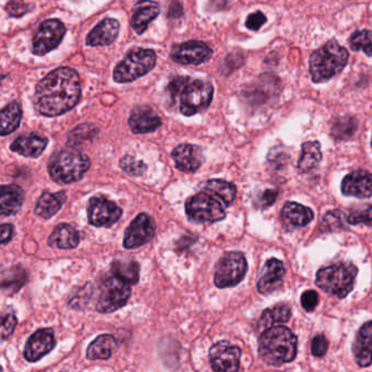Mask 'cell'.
Masks as SVG:
<instances>
[{"label": "cell", "mask_w": 372, "mask_h": 372, "mask_svg": "<svg viewBox=\"0 0 372 372\" xmlns=\"http://www.w3.org/2000/svg\"><path fill=\"white\" fill-rule=\"evenodd\" d=\"M348 58L350 55L346 48L340 46L336 40L330 41L311 54L309 60L311 79L315 83L329 81L343 71Z\"/></svg>", "instance_id": "3"}, {"label": "cell", "mask_w": 372, "mask_h": 372, "mask_svg": "<svg viewBox=\"0 0 372 372\" xmlns=\"http://www.w3.org/2000/svg\"><path fill=\"white\" fill-rule=\"evenodd\" d=\"M242 350L226 340L216 343L209 352V364L214 371L234 372L240 369Z\"/></svg>", "instance_id": "13"}, {"label": "cell", "mask_w": 372, "mask_h": 372, "mask_svg": "<svg viewBox=\"0 0 372 372\" xmlns=\"http://www.w3.org/2000/svg\"><path fill=\"white\" fill-rule=\"evenodd\" d=\"M248 269L242 252H227L219 259L214 274V283L219 289L233 287L244 280Z\"/></svg>", "instance_id": "10"}, {"label": "cell", "mask_w": 372, "mask_h": 372, "mask_svg": "<svg viewBox=\"0 0 372 372\" xmlns=\"http://www.w3.org/2000/svg\"><path fill=\"white\" fill-rule=\"evenodd\" d=\"M66 34V27L62 21L50 19L39 27L33 39V53L39 56L52 52L62 43Z\"/></svg>", "instance_id": "12"}, {"label": "cell", "mask_w": 372, "mask_h": 372, "mask_svg": "<svg viewBox=\"0 0 372 372\" xmlns=\"http://www.w3.org/2000/svg\"><path fill=\"white\" fill-rule=\"evenodd\" d=\"M329 342L324 336H317L311 343V352L315 357H323L328 352Z\"/></svg>", "instance_id": "42"}, {"label": "cell", "mask_w": 372, "mask_h": 372, "mask_svg": "<svg viewBox=\"0 0 372 372\" xmlns=\"http://www.w3.org/2000/svg\"><path fill=\"white\" fill-rule=\"evenodd\" d=\"M79 242V232L68 224L58 225L48 238V246L57 247L58 249H74Z\"/></svg>", "instance_id": "27"}, {"label": "cell", "mask_w": 372, "mask_h": 372, "mask_svg": "<svg viewBox=\"0 0 372 372\" xmlns=\"http://www.w3.org/2000/svg\"><path fill=\"white\" fill-rule=\"evenodd\" d=\"M160 13V6L152 0H139L137 3L132 18L131 27L137 34H143L148 29L149 25L158 17Z\"/></svg>", "instance_id": "22"}, {"label": "cell", "mask_w": 372, "mask_h": 372, "mask_svg": "<svg viewBox=\"0 0 372 372\" xmlns=\"http://www.w3.org/2000/svg\"><path fill=\"white\" fill-rule=\"evenodd\" d=\"M67 195L64 191L60 193H50L45 191L40 199L37 201L36 207L34 209V213L37 216L42 219H48L54 216L60 209L64 203L66 202Z\"/></svg>", "instance_id": "28"}, {"label": "cell", "mask_w": 372, "mask_h": 372, "mask_svg": "<svg viewBox=\"0 0 372 372\" xmlns=\"http://www.w3.org/2000/svg\"><path fill=\"white\" fill-rule=\"evenodd\" d=\"M48 144V139L45 137L30 133L25 136L19 137L11 144V151L27 158H39L44 152Z\"/></svg>", "instance_id": "25"}, {"label": "cell", "mask_w": 372, "mask_h": 372, "mask_svg": "<svg viewBox=\"0 0 372 372\" xmlns=\"http://www.w3.org/2000/svg\"><path fill=\"white\" fill-rule=\"evenodd\" d=\"M297 354V338L285 326H273L262 332L259 355L266 364L280 366L293 361Z\"/></svg>", "instance_id": "2"}, {"label": "cell", "mask_w": 372, "mask_h": 372, "mask_svg": "<svg viewBox=\"0 0 372 372\" xmlns=\"http://www.w3.org/2000/svg\"><path fill=\"white\" fill-rule=\"evenodd\" d=\"M352 352L359 367H369L372 364V321L365 323L360 328L355 342L352 345Z\"/></svg>", "instance_id": "21"}, {"label": "cell", "mask_w": 372, "mask_h": 372, "mask_svg": "<svg viewBox=\"0 0 372 372\" xmlns=\"http://www.w3.org/2000/svg\"><path fill=\"white\" fill-rule=\"evenodd\" d=\"M13 226L11 224L1 225V242L3 244H8L13 240Z\"/></svg>", "instance_id": "46"}, {"label": "cell", "mask_w": 372, "mask_h": 372, "mask_svg": "<svg viewBox=\"0 0 372 372\" xmlns=\"http://www.w3.org/2000/svg\"><path fill=\"white\" fill-rule=\"evenodd\" d=\"M301 306L306 311H312L319 303V296L316 291H306L301 295Z\"/></svg>", "instance_id": "44"}, {"label": "cell", "mask_w": 372, "mask_h": 372, "mask_svg": "<svg viewBox=\"0 0 372 372\" xmlns=\"http://www.w3.org/2000/svg\"><path fill=\"white\" fill-rule=\"evenodd\" d=\"M111 273L129 285H135L139 282L140 266L136 261H113L111 263Z\"/></svg>", "instance_id": "34"}, {"label": "cell", "mask_w": 372, "mask_h": 372, "mask_svg": "<svg viewBox=\"0 0 372 372\" xmlns=\"http://www.w3.org/2000/svg\"><path fill=\"white\" fill-rule=\"evenodd\" d=\"M214 89L211 82L205 80H191L187 78L180 91V113L185 116H193L205 111L212 103Z\"/></svg>", "instance_id": "7"}, {"label": "cell", "mask_w": 372, "mask_h": 372, "mask_svg": "<svg viewBox=\"0 0 372 372\" xmlns=\"http://www.w3.org/2000/svg\"><path fill=\"white\" fill-rule=\"evenodd\" d=\"M25 202V191L17 185H7L1 187L0 207L1 215L11 216L20 211Z\"/></svg>", "instance_id": "26"}, {"label": "cell", "mask_w": 372, "mask_h": 372, "mask_svg": "<svg viewBox=\"0 0 372 372\" xmlns=\"http://www.w3.org/2000/svg\"><path fill=\"white\" fill-rule=\"evenodd\" d=\"M291 316V308L286 305H277V306L266 309L262 313L261 318L258 322V330L263 332L268 329L273 328L276 324L289 322Z\"/></svg>", "instance_id": "30"}, {"label": "cell", "mask_w": 372, "mask_h": 372, "mask_svg": "<svg viewBox=\"0 0 372 372\" xmlns=\"http://www.w3.org/2000/svg\"><path fill=\"white\" fill-rule=\"evenodd\" d=\"M347 222L352 225L365 224L368 226H372V205L365 211L352 213L347 217Z\"/></svg>", "instance_id": "41"}, {"label": "cell", "mask_w": 372, "mask_h": 372, "mask_svg": "<svg viewBox=\"0 0 372 372\" xmlns=\"http://www.w3.org/2000/svg\"><path fill=\"white\" fill-rule=\"evenodd\" d=\"M123 209L103 195H94L88 205V217L90 224L97 227H111L118 222Z\"/></svg>", "instance_id": "11"}, {"label": "cell", "mask_w": 372, "mask_h": 372, "mask_svg": "<svg viewBox=\"0 0 372 372\" xmlns=\"http://www.w3.org/2000/svg\"><path fill=\"white\" fill-rule=\"evenodd\" d=\"M162 119L148 106L135 107L129 117V127L133 133H149L158 130Z\"/></svg>", "instance_id": "19"}, {"label": "cell", "mask_w": 372, "mask_h": 372, "mask_svg": "<svg viewBox=\"0 0 372 372\" xmlns=\"http://www.w3.org/2000/svg\"><path fill=\"white\" fill-rule=\"evenodd\" d=\"M80 97L79 74L69 67H62L50 72L37 83L35 109L43 116H60L74 109L79 103Z\"/></svg>", "instance_id": "1"}, {"label": "cell", "mask_w": 372, "mask_h": 372, "mask_svg": "<svg viewBox=\"0 0 372 372\" xmlns=\"http://www.w3.org/2000/svg\"><path fill=\"white\" fill-rule=\"evenodd\" d=\"M281 219L286 230H291L308 225L313 219V212L299 203L286 202L282 209Z\"/></svg>", "instance_id": "23"}, {"label": "cell", "mask_w": 372, "mask_h": 372, "mask_svg": "<svg viewBox=\"0 0 372 372\" xmlns=\"http://www.w3.org/2000/svg\"><path fill=\"white\" fill-rule=\"evenodd\" d=\"M284 275H285V268L283 262L275 258L268 260L261 279L256 286L258 291L263 295H269L273 291H279L283 286Z\"/></svg>", "instance_id": "18"}, {"label": "cell", "mask_w": 372, "mask_h": 372, "mask_svg": "<svg viewBox=\"0 0 372 372\" xmlns=\"http://www.w3.org/2000/svg\"><path fill=\"white\" fill-rule=\"evenodd\" d=\"M177 170L185 173H195L202 164L201 149L193 144H180L172 152Z\"/></svg>", "instance_id": "20"}, {"label": "cell", "mask_w": 372, "mask_h": 372, "mask_svg": "<svg viewBox=\"0 0 372 372\" xmlns=\"http://www.w3.org/2000/svg\"><path fill=\"white\" fill-rule=\"evenodd\" d=\"M118 21L115 19H105L101 21L87 37L89 46H109L116 41L119 34Z\"/></svg>", "instance_id": "24"}, {"label": "cell", "mask_w": 372, "mask_h": 372, "mask_svg": "<svg viewBox=\"0 0 372 372\" xmlns=\"http://www.w3.org/2000/svg\"><path fill=\"white\" fill-rule=\"evenodd\" d=\"M31 8L32 6L27 5L23 0H11L6 7V11L11 17L20 18L31 11Z\"/></svg>", "instance_id": "40"}, {"label": "cell", "mask_w": 372, "mask_h": 372, "mask_svg": "<svg viewBox=\"0 0 372 372\" xmlns=\"http://www.w3.org/2000/svg\"><path fill=\"white\" fill-rule=\"evenodd\" d=\"M212 54L211 47L205 43L199 42V41H188V42L173 46L170 57L174 62L178 64L198 66L209 60Z\"/></svg>", "instance_id": "15"}, {"label": "cell", "mask_w": 372, "mask_h": 372, "mask_svg": "<svg viewBox=\"0 0 372 372\" xmlns=\"http://www.w3.org/2000/svg\"><path fill=\"white\" fill-rule=\"evenodd\" d=\"M371 146H372V141H371Z\"/></svg>", "instance_id": "48"}, {"label": "cell", "mask_w": 372, "mask_h": 372, "mask_svg": "<svg viewBox=\"0 0 372 372\" xmlns=\"http://www.w3.org/2000/svg\"><path fill=\"white\" fill-rule=\"evenodd\" d=\"M342 191L345 195L366 199L372 195V174L367 170H357L348 174L342 183Z\"/></svg>", "instance_id": "17"}, {"label": "cell", "mask_w": 372, "mask_h": 372, "mask_svg": "<svg viewBox=\"0 0 372 372\" xmlns=\"http://www.w3.org/2000/svg\"><path fill=\"white\" fill-rule=\"evenodd\" d=\"M1 136L5 137L11 135L13 131L17 130L20 126L21 118H22V109L20 104L13 101L8 104L1 109Z\"/></svg>", "instance_id": "31"}, {"label": "cell", "mask_w": 372, "mask_h": 372, "mask_svg": "<svg viewBox=\"0 0 372 372\" xmlns=\"http://www.w3.org/2000/svg\"><path fill=\"white\" fill-rule=\"evenodd\" d=\"M352 50H362L367 56H372V32L368 30L357 31L350 36Z\"/></svg>", "instance_id": "37"}, {"label": "cell", "mask_w": 372, "mask_h": 372, "mask_svg": "<svg viewBox=\"0 0 372 372\" xmlns=\"http://www.w3.org/2000/svg\"><path fill=\"white\" fill-rule=\"evenodd\" d=\"M358 128L357 119L352 116L340 117L332 125V136L336 140H348Z\"/></svg>", "instance_id": "35"}, {"label": "cell", "mask_w": 372, "mask_h": 372, "mask_svg": "<svg viewBox=\"0 0 372 372\" xmlns=\"http://www.w3.org/2000/svg\"><path fill=\"white\" fill-rule=\"evenodd\" d=\"M266 22V17L261 11L252 13L247 18L246 27L252 31H258Z\"/></svg>", "instance_id": "45"}, {"label": "cell", "mask_w": 372, "mask_h": 372, "mask_svg": "<svg viewBox=\"0 0 372 372\" xmlns=\"http://www.w3.org/2000/svg\"><path fill=\"white\" fill-rule=\"evenodd\" d=\"M156 222L146 214L141 213L129 225L123 238V247L127 249H136L148 244L156 235Z\"/></svg>", "instance_id": "14"}, {"label": "cell", "mask_w": 372, "mask_h": 372, "mask_svg": "<svg viewBox=\"0 0 372 372\" xmlns=\"http://www.w3.org/2000/svg\"><path fill=\"white\" fill-rule=\"evenodd\" d=\"M56 345L54 331L52 329H41L33 333L27 340L25 350V357L27 361L35 362L42 359Z\"/></svg>", "instance_id": "16"}, {"label": "cell", "mask_w": 372, "mask_h": 372, "mask_svg": "<svg viewBox=\"0 0 372 372\" xmlns=\"http://www.w3.org/2000/svg\"><path fill=\"white\" fill-rule=\"evenodd\" d=\"M277 197V191L274 189L266 190V193L261 197L262 205L264 207H269L274 202Z\"/></svg>", "instance_id": "47"}, {"label": "cell", "mask_w": 372, "mask_h": 372, "mask_svg": "<svg viewBox=\"0 0 372 372\" xmlns=\"http://www.w3.org/2000/svg\"><path fill=\"white\" fill-rule=\"evenodd\" d=\"M27 281L25 271L20 266H13V269L3 275V289L7 295H13L25 285Z\"/></svg>", "instance_id": "36"}, {"label": "cell", "mask_w": 372, "mask_h": 372, "mask_svg": "<svg viewBox=\"0 0 372 372\" xmlns=\"http://www.w3.org/2000/svg\"><path fill=\"white\" fill-rule=\"evenodd\" d=\"M17 318H15V315H13V313L4 315L3 323H1V338H3V340H6L8 336L13 334L15 326H17Z\"/></svg>", "instance_id": "43"}, {"label": "cell", "mask_w": 372, "mask_h": 372, "mask_svg": "<svg viewBox=\"0 0 372 372\" xmlns=\"http://www.w3.org/2000/svg\"><path fill=\"white\" fill-rule=\"evenodd\" d=\"M320 143L318 141H309L303 144L301 158L298 162V170L301 173H308L317 167L321 162Z\"/></svg>", "instance_id": "32"}, {"label": "cell", "mask_w": 372, "mask_h": 372, "mask_svg": "<svg viewBox=\"0 0 372 372\" xmlns=\"http://www.w3.org/2000/svg\"><path fill=\"white\" fill-rule=\"evenodd\" d=\"M120 167L125 173L130 176H141L146 173V165L142 160H137L133 156H123L120 160Z\"/></svg>", "instance_id": "39"}, {"label": "cell", "mask_w": 372, "mask_h": 372, "mask_svg": "<svg viewBox=\"0 0 372 372\" xmlns=\"http://www.w3.org/2000/svg\"><path fill=\"white\" fill-rule=\"evenodd\" d=\"M118 346L116 338L109 334H104L95 338L90 344L87 350V358L90 360L109 359L113 355V350Z\"/></svg>", "instance_id": "29"}, {"label": "cell", "mask_w": 372, "mask_h": 372, "mask_svg": "<svg viewBox=\"0 0 372 372\" xmlns=\"http://www.w3.org/2000/svg\"><path fill=\"white\" fill-rule=\"evenodd\" d=\"M97 133V127L94 126V125H90V123H84V125L78 126L77 128L70 132L69 143L78 144V143L84 142V141L93 138Z\"/></svg>", "instance_id": "38"}, {"label": "cell", "mask_w": 372, "mask_h": 372, "mask_svg": "<svg viewBox=\"0 0 372 372\" xmlns=\"http://www.w3.org/2000/svg\"><path fill=\"white\" fill-rule=\"evenodd\" d=\"M156 54L154 50L138 48L129 53L113 70V78L117 83H128L154 69Z\"/></svg>", "instance_id": "6"}, {"label": "cell", "mask_w": 372, "mask_h": 372, "mask_svg": "<svg viewBox=\"0 0 372 372\" xmlns=\"http://www.w3.org/2000/svg\"><path fill=\"white\" fill-rule=\"evenodd\" d=\"M358 270L352 263H338L326 266L317 273V285L322 291L345 298L354 289Z\"/></svg>", "instance_id": "5"}, {"label": "cell", "mask_w": 372, "mask_h": 372, "mask_svg": "<svg viewBox=\"0 0 372 372\" xmlns=\"http://www.w3.org/2000/svg\"><path fill=\"white\" fill-rule=\"evenodd\" d=\"M207 193L216 197L222 201L225 207L232 205L236 198L237 189L234 184L222 179L209 180L205 187Z\"/></svg>", "instance_id": "33"}, {"label": "cell", "mask_w": 372, "mask_h": 372, "mask_svg": "<svg viewBox=\"0 0 372 372\" xmlns=\"http://www.w3.org/2000/svg\"><path fill=\"white\" fill-rule=\"evenodd\" d=\"M186 213L195 223H215L226 216L224 205L211 193H199L186 201Z\"/></svg>", "instance_id": "8"}, {"label": "cell", "mask_w": 372, "mask_h": 372, "mask_svg": "<svg viewBox=\"0 0 372 372\" xmlns=\"http://www.w3.org/2000/svg\"><path fill=\"white\" fill-rule=\"evenodd\" d=\"M90 166L91 160L85 154L74 149H66L53 156L48 170L53 180L67 185L81 180Z\"/></svg>", "instance_id": "4"}, {"label": "cell", "mask_w": 372, "mask_h": 372, "mask_svg": "<svg viewBox=\"0 0 372 372\" xmlns=\"http://www.w3.org/2000/svg\"><path fill=\"white\" fill-rule=\"evenodd\" d=\"M130 296V285L113 274L105 277L99 285L95 307L102 313L113 312L125 306Z\"/></svg>", "instance_id": "9"}]
</instances>
